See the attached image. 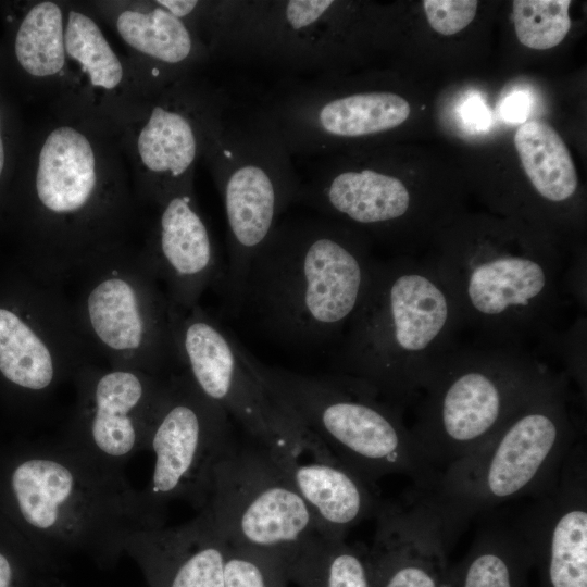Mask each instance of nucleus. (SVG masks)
<instances>
[{"label":"nucleus","mask_w":587,"mask_h":587,"mask_svg":"<svg viewBox=\"0 0 587 587\" xmlns=\"http://www.w3.org/2000/svg\"><path fill=\"white\" fill-rule=\"evenodd\" d=\"M116 137L60 115L40 134L14 203L15 263L61 287L108 253L127 246L136 197Z\"/></svg>","instance_id":"f257e3e1"},{"label":"nucleus","mask_w":587,"mask_h":587,"mask_svg":"<svg viewBox=\"0 0 587 587\" xmlns=\"http://www.w3.org/2000/svg\"><path fill=\"white\" fill-rule=\"evenodd\" d=\"M375 260L357 229L338 221L283 217L251 262L241 310L284 341H328L355 313Z\"/></svg>","instance_id":"f03ea898"},{"label":"nucleus","mask_w":587,"mask_h":587,"mask_svg":"<svg viewBox=\"0 0 587 587\" xmlns=\"http://www.w3.org/2000/svg\"><path fill=\"white\" fill-rule=\"evenodd\" d=\"M460 334L454 301L429 260H375L364 297L341 335L337 374L403 411L416 403Z\"/></svg>","instance_id":"7ed1b4c3"},{"label":"nucleus","mask_w":587,"mask_h":587,"mask_svg":"<svg viewBox=\"0 0 587 587\" xmlns=\"http://www.w3.org/2000/svg\"><path fill=\"white\" fill-rule=\"evenodd\" d=\"M429 261L474 342L528 348L560 333L572 300L571 263L552 245L524 236L458 237Z\"/></svg>","instance_id":"20e7f679"},{"label":"nucleus","mask_w":587,"mask_h":587,"mask_svg":"<svg viewBox=\"0 0 587 587\" xmlns=\"http://www.w3.org/2000/svg\"><path fill=\"white\" fill-rule=\"evenodd\" d=\"M564 376L525 347L458 342L440 359L414 404L411 433L439 472L480 447Z\"/></svg>","instance_id":"39448f33"},{"label":"nucleus","mask_w":587,"mask_h":587,"mask_svg":"<svg viewBox=\"0 0 587 587\" xmlns=\"http://www.w3.org/2000/svg\"><path fill=\"white\" fill-rule=\"evenodd\" d=\"M201 160L226 221L227 262L217 288L224 312L236 315L251 262L287 209L298 203L302 179L264 105L235 109L230 103Z\"/></svg>","instance_id":"423d86ee"},{"label":"nucleus","mask_w":587,"mask_h":587,"mask_svg":"<svg viewBox=\"0 0 587 587\" xmlns=\"http://www.w3.org/2000/svg\"><path fill=\"white\" fill-rule=\"evenodd\" d=\"M242 357L271 398L311 432L341 464L366 483L410 477L429 491L439 472L427 461L402 410L342 375L309 376L266 365L241 344Z\"/></svg>","instance_id":"0eeeda50"},{"label":"nucleus","mask_w":587,"mask_h":587,"mask_svg":"<svg viewBox=\"0 0 587 587\" xmlns=\"http://www.w3.org/2000/svg\"><path fill=\"white\" fill-rule=\"evenodd\" d=\"M564 376L509 419L487 441L447 465L427 491L452 525L509 500L539 498L558 483L580 425Z\"/></svg>","instance_id":"6e6552de"},{"label":"nucleus","mask_w":587,"mask_h":587,"mask_svg":"<svg viewBox=\"0 0 587 587\" xmlns=\"http://www.w3.org/2000/svg\"><path fill=\"white\" fill-rule=\"evenodd\" d=\"M82 278L73 311L95 355L109 366L159 375L177 364L173 308L139 250L128 245L96 261Z\"/></svg>","instance_id":"1a4fd4ad"},{"label":"nucleus","mask_w":587,"mask_h":587,"mask_svg":"<svg viewBox=\"0 0 587 587\" xmlns=\"http://www.w3.org/2000/svg\"><path fill=\"white\" fill-rule=\"evenodd\" d=\"M93 355L59 287L15 262L0 267V395L10 407L30 408Z\"/></svg>","instance_id":"9d476101"},{"label":"nucleus","mask_w":587,"mask_h":587,"mask_svg":"<svg viewBox=\"0 0 587 587\" xmlns=\"http://www.w3.org/2000/svg\"><path fill=\"white\" fill-rule=\"evenodd\" d=\"M177 364L196 386L234 417L254 444L282 461L330 460L328 449L268 395L246 363L240 342L200 305L172 311Z\"/></svg>","instance_id":"9b49d317"},{"label":"nucleus","mask_w":587,"mask_h":587,"mask_svg":"<svg viewBox=\"0 0 587 587\" xmlns=\"http://www.w3.org/2000/svg\"><path fill=\"white\" fill-rule=\"evenodd\" d=\"M207 515L228 545L283 559L316 534L283 462L235 441L215 466Z\"/></svg>","instance_id":"f8f14e48"},{"label":"nucleus","mask_w":587,"mask_h":587,"mask_svg":"<svg viewBox=\"0 0 587 587\" xmlns=\"http://www.w3.org/2000/svg\"><path fill=\"white\" fill-rule=\"evenodd\" d=\"M229 104L224 91L196 74L172 83L150 100L117 138L137 202L155 207L195 180L197 163Z\"/></svg>","instance_id":"ddd939ff"},{"label":"nucleus","mask_w":587,"mask_h":587,"mask_svg":"<svg viewBox=\"0 0 587 587\" xmlns=\"http://www.w3.org/2000/svg\"><path fill=\"white\" fill-rule=\"evenodd\" d=\"M66 78L55 115L89 123L118 138L160 89L105 36L86 2H66Z\"/></svg>","instance_id":"4468645a"},{"label":"nucleus","mask_w":587,"mask_h":587,"mask_svg":"<svg viewBox=\"0 0 587 587\" xmlns=\"http://www.w3.org/2000/svg\"><path fill=\"white\" fill-rule=\"evenodd\" d=\"M148 437L155 454L151 494L158 500L209 498L215 466L236 441L227 412L186 372L166 380Z\"/></svg>","instance_id":"2eb2a0df"},{"label":"nucleus","mask_w":587,"mask_h":587,"mask_svg":"<svg viewBox=\"0 0 587 587\" xmlns=\"http://www.w3.org/2000/svg\"><path fill=\"white\" fill-rule=\"evenodd\" d=\"M367 549L371 587H449L448 550L460 529L427 491L380 503Z\"/></svg>","instance_id":"dca6fc26"},{"label":"nucleus","mask_w":587,"mask_h":587,"mask_svg":"<svg viewBox=\"0 0 587 587\" xmlns=\"http://www.w3.org/2000/svg\"><path fill=\"white\" fill-rule=\"evenodd\" d=\"M157 214L139 250L173 309L188 312L204 291L218 286L223 266L195 185L188 183L155 207Z\"/></svg>","instance_id":"f3484780"},{"label":"nucleus","mask_w":587,"mask_h":587,"mask_svg":"<svg viewBox=\"0 0 587 587\" xmlns=\"http://www.w3.org/2000/svg\"><path fill=\"white\" fill-rule=\"evenodd\" d=\"M540 587H587V459L583 441L567 453L557 485L517 522Z\"/></svg>","instance_id":"a211bd4d"},{"label":"nucleus","mask_w":587,"mask_h":587,"mask_svg":"<svg viewBox=\"0 0 587 587\" xmlns=\"http://www.w3.org/2000/svg\"><path fill=\"white\" fill-rule=\"evenodd\" d=\"M79 390L77 424L92 445L112 458L127 455L150 425L166 380L129 367L83 366L75 378Z\"/></svg>","instance_id":"6ab92c4d"},{"label":"nucleus","mask_w":587,"mask_h":587,"mask_svg":"<svg viewBox=\"0 0 587 587\" xmlns=\"http://www.w3.org/2000/svg\"><path fill=\"white\" fill-rule=\"evenodd\" d=\"M128 50V57L160 88L193 75L210 59L197 32L160 0L86 2Z\"/></svg>","instance_id":"aec40b11"},{"label":"nucleus","mask_w":587,"mask_h":587,"mask_svg":"<svg viewBox=\"0 0 587 587\" xmlns=\"http://www.w3.org/2000/svg\"><path fill=\"white\" fill-rule=\"evenodd\" d=\"M298 203L349 227L385 234L410 217L413 198L392 174L320 161L302 180Z\"/></svg>","instance_id":"412c9836"},{"label":"nucleus","mask_w":587,"mask_h":587,"mask_svg":"<svg viewBox=\"0 0 587 587\" xmlns=\"http://www.w3.org/2000/svg\"><path fill=\"white\" fill-rule=\"evenodd\" d=\"M282 462L313 515L316 534L346 539L352 527L376 515L382 502L375 487L339 461Z\"/></svg>","instance_id":"4be33fe9"},{"label":"nucleus","mask_w":587,"mask_h":587,"mask_svg":"<svg viewBox=\"0 0 587 587\" xmlns=\"http://www.w3.org/2000/svg\"><path fill=\"white\" fill-rule=\"evenodd\" d=\"M65 22V1H35L22 15L13 38L20 70L54 99L66 78Z\"/></svg>","instance_id":"5701e85b"},{"label":"nucleus","mask_w":587,"mask_h":587,"mask_svg":"<svg viewBox=\"0 0 587 587\" xmlns=\"http://www.w3.org/2000/svg\"><path fill=\"white\" fill-rule=\"evenodd\" d=\"M533 563L517 523L491 524L476 535L465 557L451 566L449 587H527Z\"/></svg>","instance_id":"b1692460"},{"label":"nucleus","mask_w":587,"mask_h":587,"mask_svg":"<svg viewBox=\"0 0 587 587\" xmlns=\"http://www.w3.org/2000/svg\"><path fill=\"white\" fill-rule=\"evenodd\" d=\"M165 587H224L227 542L204 514L187 528L158 537Z\"/></svg>","instance_id":"393cba45"},{"label":"nucleus","mask_w":587,"mask_h":587,"mask_svg":"<svg viewBox=\"0 0 587 587\" xmlns=\"http://www.w3.org/2000/svg\"><path fill=\"white\" fill-rule=\"evenodd\" d=\"M287 585L371 587L367 549L314 534L283 560Z\"/></svg>","instance_id":"a878e982"},{"label":"nucleus","mask_w":587,"mask_h":587,"mask_svg":"<svg viewBox=\"0 0 587 587\" xmlns=\"http://www.w3.org/2000/svg\"><path fill=\"white\" fill-rule=\"evenodd\" d=\"M514 146L525 174L537 195L551 204H563L575 197L578 178L571 153L550 125L539 121L522 124Z\"/></svg>","instance_id":"bb28decb"},{"label":"nucleus","mask_w":587,"mask_h":587,"mask_svg":"<svg viewBox=\"0 0 587 587\" xmlns=\"http://www.w3.org/2000/svg\"><path fill=\"white\" fill-rule=\"evenodd\" d=\"M570 0H515L512 20L519 41L546 50L558 46L571 28Z\"/></svg>","instance_id":"cd10ccee"},{"label":"nucleus","mask_w":587,"mask_h":587,"mask_svg":"<svg viewBox=\"0 0 587 587\" xmlns=\"http://www.w3.org/2000/svg\"><path fill=\"white\" fill-rule=\"evenodd\" d=\"M224 587H288L283 561L227 544Z\"/></svg>","instance_id":"c85d7f7f"},{"label":"nucleus","mask_w":587,"mask_h":587,"mask_svg":"<svg viewBox=\"0 0 587 587\" xmlns=\"http://www.w3.org/2000/svg\"><path fill=\"white\" fill-rule=\"evenodd\" d=\"M423 7L430 27L445 36L465 28L475 17L476 0H424Z\"/></svg>","instance_id":"c756f323"},{"label":"nucleus","mask_w":587,"mask_h":587,"mask_svg":"<svg viewBox=\"0 0 587 587\" xmlns=\"http://www.w3.org/2000/svg\"><path fill=\"white\" fill-rule=\"evenodd\" d=\"M20 534L0 519V587H24L26 565Z\"/></svg>","instance_id":"7c9ffc66"},{"label":"nucleus","mask_w":587,"mask_h":587,"mask_svg":"<svg viewBox=\"0 0 587 587\" xmlns=\"http://www.w3.org/2000/svg\"><path fill=\"white\" fill-rule=\"evenodd\" d=\"M7 162H8V152H7V145L4 140V132H3V114L0 110V189H1V184L4 179Z\"/></svg>","instance_id":"2f4dec72"}]
</instances>
